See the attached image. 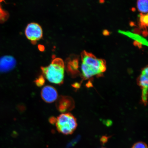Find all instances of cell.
<instances>
[{
	"label": "cell",
	"instance_id": "cell-1",
	"mask_svg": "<svg viewBox=\"0 0 148 148\" xmlns=\"http://www.w3.org/2000/svg\"><path fill=\"white\" fill-rule=\"evenodd\" d=\"M81 69L82 76L88 79L95 75H101L106 69V63L104 60L99 59L92 53L86 51L81 55Z\"/></svg>",
	"mask_w": 148,
	"mask_h": 148
},
{
	"label": "cell",
	"instance_id": "cell-2",
	"mask_svg": "<svg viewBox=\"0 0 148 148\" xmlns=\"http://www.w3.org/2000/svg\"><path fill=\"white\" fill-rule=\"evenodd\" d=\"M65 66L63 60L60 58H56L46 67H42L44 77L53 84L61 85L64 82Z\"/></svg>",
	"mask_w": 148,
	"mask_h": 148
},
{
	"label": "cell",
	"instance_id": "cell-3",
	"mask_svg": "<svg viewBox=\"0 0 148 148\" xmlns=\"http://www.w3.org/2000/svg\"><path fill=\"white\" fill-rule=\"evenodd\" d=\"M55 122L57 131L64 135L73 134L77 127L76 119L69 113L61 114Z\"/></svg>",
	"mask_w": 148,
	"mask_h": 148
},
{
	"label": "cell",
	"instance_id": "cell-4",
	"mask_svg": "<svg viewBox=\"0 0 148 148\" xmlns=\"http://www.w3.org/2000/svg\"><path fill=\"white\" fill-rule=\"evenodd\" d=\"M25 34L28 39L35 43L42 38L43 32L42 27L39 24L31 23L26 27Z\"/></svg>",
	"mask_w": 148,
	"mask_h": 148
},
{
	"label": "cell",
	"instance_id": "cell-5",
	"mask_svg": "<svg viewBox=\"0 0 148 148\" xmlns=\"http://www.w3.org/2000/svg\"><path fill=\"white\" fill-rule=\"evenodd\" d=\"M16 64V59L10 55L0 57V73H6L12 71Z\"/></svg>",
	"mask_w": 148,
	"mask_h": 148
},
{
	"label": "cell",
	"instance_id": "cell-6",
	"mask_svg": "<svg viewBox=\"0 0 148 148\" xmlns=\"http://www.w3.org/2000/svg\"><path fill=\"white\" fill-rule=\"evenodd\" d=\"M42 99L47 103H51L55 101L58 97V92L53 87L46 86L42 89L41 92Z\"/></svg>",
	"mask_w": 148,
	"mask_h": 148
},
{
	"label": "cell",
	"instance_id": "cell-7",
	"mask_svg": "<svg viewBox=\"0 0 148 148\" xmlns=\"http://www.w3.org/2000/svg\"><path fill=\"white\" fill-rule=\"evenodd\" d=\"M118 32L120 34L124 35L134 40V45L138 44L141 46H148L147 40L140 35L131 32L129 31H125L119 30L118 31Z\"/></svg>",
	"mask_w": 148,
	"mask_h": 148
},
{
	"label": "cell",
	"instance_id": "cell-8",
	"mask_svg": "<svg viewBox=\"0 0 148 148\" xmlns=\"http://www.w3.org/2000/svg\"><path fill=\"white\" fill-rule=\"evenodd\" d=\"M148 68L147 66L142 70L138 80V84L142 89L148 88Z\"/></svg>",
	"mask_w": 148,
	"mask_h": 148
},
{
	"label": "cell",
	"instance_id": "cell-9",
	"mask_svg": "<svg viewBox=\"0 0 148 148\" xmlns=\"http://www.w3.org/2000/svg\"><path fill=\"white\" fill-rule=\"evenodd\" d=\"M138 10L142 14H147L148 11V0H138Z\"/></svg>",
	"mask_w": 148,
	"mask_h": 148
},
{
	"label": "cell",
	"instance_id": "cell-10",
	"mask_svg": "<svg viewBox=\"0 0 148 148\" xmlns=\"http://www.w3.org/2000/svg\"><path fill=\"white\" fill-rule=\"evenodd\" d=\"M139 18L140 26L143 28H146L148 26V14H140L139 15Z\"/></svg>",
	"mask_w": 148,
	"mask_h": 148
},
{
	"label": "cell",
	"instance_id": "cell-11",
	"mask_svg": "<svg viewBox=\"0 0 148 148\" xmlns=\"http://www.w3.org/2000/svg\"><path fill=\"white\" fill-rule=\"evenodd\" d=\"M3 0H0V3ZM9 17L8 12L3 10L0 5V23H3L8 19Z\"/></svg>",
	"mask_w": 148,
	"mask_h": 148
},
{
	"label": "cell",
	"instance_id": "cell-12",
	"mask_svg": "<svg viewBox=\"0 0 148 148\" xmlns=\"http://www.w3.org/2000/svg\"><path fill=\"white\" fill-rule=\"evenodd\" d=\"M147 88L142 89V99L144 105L147 104Z\"/></svg>",
	"mask_w": 148,
	"mask_h": 148
},
{
	"label": "cell",
	"instance_id": "cell-13",
	"mask_svg": "<svg viewBox=\"0 0 148 148\" xmlns=\"http://www.w3.org/2000/svg\"><path fill=\"white\" fill-rule=\"evenodd\" d=\"M132 148H147L146 144L142 142H138L135 143Z\"/></svg>",
	"mask_w": 148,
	"mask_h": 148
},
{
	"label": "cell",
	"instance_id": "cell-14",
	"mask_svg": "<svg viewBox=\"0 0 148 148\" xmlns=\"http://www.w3.org/2000/svg\"><path fill=\"white\" fill-rule=\"evenodd\" d=\"M103 34L104 35H107L109 34V32L107 31H103Z\"/></svg>",
	"mask_w": 148,
	"mask_h": 148
},
{
	"label": "cell",
	"instance_id": "cell-15",
	"mask_svg": "<svg viewBox=\"0 0 148 148\" xmlns=\"http://www.w3.org/2000/svg\"></svg>",
	"mask_w": 148,
	"mask_h": 148
}]
</instances>
